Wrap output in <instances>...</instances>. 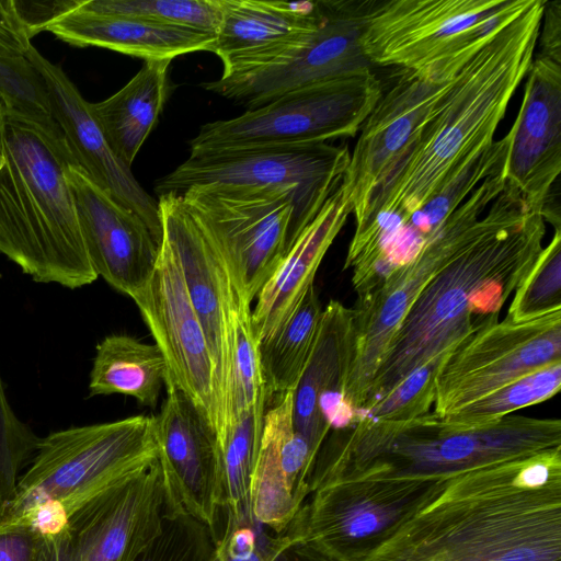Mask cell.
Returning a JSON list of instances; mask_svg holds the SVG:
<instances>
[{
	"label": "cell",
	"mask_w": 561,
	"mask_h": 561,
	"mask_svg": "<svg viewBox=\"0 0 561 561\" xmlns=\"http://www.w3.org/2000/svg\"><path fill=\"white\" fill-rule=\"evenodd\" d=\"M528 0L365 1L362 49L371 65L421 71L478 50Z\"/></svg>",
	"instance_id": "8"
},
{
	"label": "cell",
	"mask_w": 561,
	"mask_h": 561,
	"mask_svg": "<svg viewBox=\"0 0 561 561\" xmlns=\"http://www.w3.org/2000/svg\"><path fill=\"white\" fill-rule=\"evenodd\" d=\"M218 537L187 515L164 512L162 529L136 561H210Z\"/></svg>",
	"instance_id": "35"
},
{
	"label": "cell",
	"mask_w": 561,
	"mask_h": 561,
	"mask_svg": "<svg viewBox=\"0 0 561 561\" xmlns=\"http://www.w3.org/2000/svg\"><path fill=\"white\" fill-rule=\"evenodd\" d=\"M476 53L422 71L401 69L392 87L382 92L359 128L342 181L353 214L363 206L392 158L438 107L455 77Z\"/></svg>",
	"instance_id": "18"
},
{
	"label": "cell",
	"mask_w": 561,
	"mask_h": 561,
	"mask_svg": "<svg viewBox=\"0 0 561 561\" xmlns=\"http://www.w3.org/2000/svg\"><path fill=\"white\" fill-rule=\"evenodd\" d=\"M168 379L165 358L156 344L127 334H111L96 345L89 397L119 393L154 409Z\"/></svg>",
	"instance_id": "28"
},
{
	"label": "cell",
	"mask_w": 561,
	"mask_h": 561,
	"mask_svg": "<svg viewBox=\"0 0 561 561\" xmlns=\"http://www.w3.org/2000/svg\"><path fill=\"white\" fill-rule=\"evenodd\" d=\"M448 478L354 477L328 481L309 494L283 533L340 561H364Z\"/></svg>",
	"instance_id": "11"
},
{
	"label": "cell",
	"mask_w": 561,
	"mask_h": 561,
	"mask_svg": "<svg viewBox=\"0 0 561 561\" xmlns=\"http://www.w3.org/2000/svg\"><path fill=\"white\" fill-rule=\"evenodd\" d=\"M382 88L371 69L287 92L243 114L204 124L190 154L354 137Z\"/></svg>",
	"instance_id": "9"
},
{
	"label": "cell",
	"mask_w": 561,
	"mask_h": 561,
	"mask_svg": "<svg viewBox=\"0 0 561 561\" xmlns=\"http://www.w3.org/2000/svg\"><path fill=\"white\" fill-rule=\"evenodd\" d=\"M545 2L500 26L466 62L442 102L385 168L354 213V250L401 231L493 144L508 103L535 57Z\"/></svg>",
	"instance_id": "1"
},
{
	"label": "cell",
	"mask_w": 561,
	"mask_h": 561,
	"mask_svg": "<svg viewBox=\"0 0 561 561\" xmlns=\"http://www.w3.org/2000/svg\"><path fill=\"white\" fill-rule=\"evenodd\" d=\"M65 139L0 107V254L36 283L98 279L83 242Z\"/></svg>",
	"instance_id": "5"
},
{
	"label": "cell",
	"mask_w": 561,
	"mask_h": 561,
	"mask_svg": "<svg viewBox=\"0 0 561 561\" xmlns=\"http://www.w3.org/2000/svg\"><path fill=\"white\" fill-rule=\"evenodd\" d=\"M285 540V534H276L260 523L252 510L238 518L227 514L216 554L219 561H271Z\"/></svg>",
	"instance_id": "38"
},
{
	"label": "cell",
	"mask_w": 561,
	"mask_h": 561,
	"mask_svg": "<svg viewBox=\"0 0 561 561\" xmlns=\"http://www.w3.org/2000/svg\"><path fill=\"white\" fill-rule=\"evenodd\" d=\"M41 437L18 417L0 378V515L13 496L21 471L33 458Z\"/></svg>",
	"instance_id": "37"
},
{
	"label": "cell",
	"mask_w": 561,
	"mask_h": 561,
	"mask_svg": "<svg viewBox=\"0 0 561 561\" xmlns=\"http://www.w3.org/2000/svg\"><path fill=\"white\" fill-rule=\"evenodd\" d=\"M364 561H561V447L449 477Z\"/></svg>",
	"instance_id": "2"
},
{
	"label": "cell",
	"mask_w": 561,
	"mask_h": 561,
	"mask_svg": "<svg viewBox=\"0 0 561 561\" xmlns=\"http://www.w3.org/2000/svg\"><path fill=\"white\" fill-rule=\"evenodd\" d=\"M42 75L54 121L77 167L104 193L135 213L157 243L162 241L158 201L137 182L130 167L111 149L78 88L57 65L32 45L25 56Z\"/></svg>",
	"instance_id": "20"
},
{
	"label": "cell",
	"mask_w": 561,
	"mask_h": 561,
	"mask_svg": "<svg viewBox=\"0 0 561 561\" xmlns=\"http://www.w3.org/2000/svg\"><path fill=\"white\" fill-rule=\"evenodd\" d=\"M543 30L538 36L540 51L537 56L546 57L561 65V2L546 1L542 14Z\"/></svg>",
	"instance_id": "41"
},
{
	"label": "cell",
	"mask_w": 561,
	"mask_h": 561,
	"mask_svg": "<svg viewBox=\"0 0 561 561\" xmlns=\"http://www.w3.org/2000/svg\"><path fill=\"white\" fill-rule=\"evenodd\" d=\"M170 59L147 60L116 93L89 110L113 152L131 167L173 89Z\"/></svg>",
	"instance_id": "27"
},
{
	"label": "cell",
	"mask_w": 561,
	"mask_h": 561,
	"mask_svg": "<svg viewBox=\"0 0 561 561\" xmlns=\"http://www.w3.org/2000/svg\"><path fill=\"white\" fill-rule=\"evenodd\" d=\"M162 352L169 379L202 412L216 433V391L211 356L192 305L178 256L162 237L151 278L131 298ZM164 385V386H165Z\"/></svg>",
	"instance_id": "17"
},
{
	"label": "cell",
	"mask_w": 561,
	"mask_h": 561,
	"mask_svg": "<svg viewBox=\"0 0 561 561\" xmlns=\"http://www.w3.org/2000/svg\"><path fill=\"white\" fill-rule=\"evenodd\" d=\"M447 357H435L415 369L357 420L408 421L428 413L435 401L436 379Z\"/></svg>",
	"instance_id": "36"
},
{
	"label": "cell",
	"mask_w": 561,
	"mask_h": 561,
	"mask_svg": "<svg viewBox=\"0 0 561 561\" xmlns=\"http://www.w3.org/2000/svg\"><path fill=\"white\" fill-rule=\"evenodd\" d=\"M78 10L91 14L131 16L215 36L220 23V0H83Z\"/></svg>",
	"instance_id": "32"
},
{
	"label": "cell",
	"mask_w": 561,
	"mask_h": 561,
	"mask_svg": "<svg viewBox=\"0 0 561 561\" xmlns=\"http://www.w3.org/2000/svg\"><path fill=\"white\" fill-rule=\"evenodd\" d=\"M557 447L559 419L507 415L474 427L457 426L434 412L408 421L359 419L327 436L309 489L354 477L447 478Z\"/></svg>",
	"instance_id": "4"
},
{
	"label": "cell",
	"mask_w": 561,
	"mask_h": 561,
	"mask_svg": "<svg viewBox=\"0 0 561 561\" xmlns=\"http://www.w3.org/2000/svg\"><path fill=\"white\" fill-rule=\"evenodd\" d=\"M284 534V533H283ZM286 535V534H285ZM271 561H340L317 546L286 535V540Z\"/></svg>",
	"instance_id": "43"
},
{
	"label": "cell",
	"mask_w": 561,
	"mask_h": 561,
	"mask_svg": "<svg viewBox=\"0 0 561 561\" xmlns=\"http://www.w3.org/2000/svg\"><path fill=\"white\" fill-rule=\"evenodd\" d=\"M2 104H4V103L2 102V100H1V98H0V107H1V105H2Z\"/></svg>",
	"instance_id": "45"
},
{
	"label": "cell",
	"mask_w": 561,
	"mask_h": 561,
	"mask_svg": "<svg viewBox=\"0 0 561 561\" xmlns=\"http://www.w3.org/2000/svg\"><path fill=\"white\" fill-rule=\"evenodd\" d=\"M320 1V23L298 46L266 65L202 87L253 110L287 92L371 69L360 45L365 1Z\"/></svg>",
	"instance_id": "15"
},
{
	"label": "cell",
	"mask_w": 561,
	"mask_h": 561,
	"mask_svg": "<svg viewBox=\"0 0 561 561\" xmlns=\"http://www.w3.org/2000/svg\"><path fill=\"white\" fill-rule=\"evenodd\" d=\"M519 112L506 134L503 176L541 214L561 172V65L536 56Z\"/></svg>",
	"instance_id": "21"
},
{
	"label": "cell",
	"mask_w": 561,
	"mask_h": 561,
	"mask_svg": "<svg viewBox=\"0 0 561 561\" xmlns=\"http://www.w3.org/2000/svg\"><path fill=\"white\" fill-rule=\"evenodd\" d=\"M68 179L94 272L121 294L135 297L151 278L160 245L135 213L113 201L75 163Z\"/></svg>",
	"instance_id": "22"
},
{
	"label": "cell",
	"mask_w": 561,
	"mask_h": 561,
	"mask_svg": "<svg viewBox=\"0 0 561 561\" xmlns=\"http://www.w3.org/2000/svg\"><path fill=\"white\" fill-rule=\"evenodd\" d=\"M542 215L505 188L473 222L462 245L415 298L378 364L356 417L435 357L448 356L499 316L543 247Z\"/></svg>",
	"instance_id": "3"
},
{
	"label": "cell",
	"mask_w": 561,
	"mask_h": 561,
	"mask_svg": "<svg viewBox=\"0 0 561 561\" xmlns=\"http://www.w3.org/2000/svg\"><path fill=\"white\" fill-rule=\"evenodd\" d=\"M346 144L283 145L190 157L156 182L159 195L190 187L257 188L288 193L296 210L290 247L341 185L350 163ZM290 249V248H289Z\"/></svg>",
	"instance_id": "10"
},
{
	"label": "cell",
	"mask_w": 561,
	"mask_h": 561,
	"mask_svg": "<svg viewBox=\"0 0 561 561\" xmlns=\"http://www.w3.org/2000/svg\"><path fill=\"white\" fill-rule=\"evenodd\" d=\"M31 39L20 22L12 0H0V57H25Z\"/></svg>",
	"instance_id": "40"
},
{
	"label": "cell",
	"mask_w": 561,
	"mask_h": 561,
	"mask_svg": "<svg viewBox=\"0 0 561 561\" xmlns=\"http://www.w3.org/2000/svg\"><path fill=\"white\" fill-rule=\"evenodd\" d=\"M180 195L222 240L253 301L289 250L294 198L285 192L209 186Z\"/></svg>",
	"instance_id": "16"
},
{
	"label": "cell",
	"mask_w": 561,
	"mask_h": 561,
	"mask_svg": "<svg viewBox=\"0 0 561 561\" xmlns=\"http://www.w3.org/2000/svg\"><path fill=\"white\" fill-rule=\"evenodd\" d=\"M354 347L353 308L331 300L322 311L313 351L293 392L295 430L317 454L332 428L353 425V415L343 403V391Z\"/></svg>",
	"instance_id": "23"
},
{
	"label": "cell",
	"mask_w": 561,
	"mask_h": 561,
	"mask_svg": "<svg viewBox=\"0 0 561 561\" xmlns=\"http://www.w3.org/2000/svg\"><path fill=\"white\" fill-rule=\"evenodd\" d=\"M75 47H102L147 60L208 51L215 35L123 15L91 14L78 9L48 28Z\"/></svg>",
	"instance_id": "26"
},
{
	"label": "cell",
	"mask_w": 561,
	"mask_h": 561,
	"mask_svg": "<svg viewBox=\"0 0 561 561\" xmlns=\"http://www.w3.org/2000/svg\"><path fill=\"white\" fill-rule=\"evenodd\" d=\"M154 416L158 461L161 467L165 510L187 515L216 534L219 515V448L216 433L195 404L174 385Z\"/></svg>",
	"instance_id": "19"
},
{
	"label": "cell",
	"mask_w": 561,
	"mask_h": 561,
	"mask_svg": "<svg viewBox=\"0 0 561 561\" xmlns=\"http://www.w3.org/2000/svg\"><path fill=\"white\" fill-rule=\"evenodd\" d=\"M266 410L262 402L243 412L219 445V507L234 518L252 510L251 480Z\"/></svg>",
	"instance_id": "30"
},
{
	"label": "cell",
	"mask_w": 561,
	"mask_h": 561,
	"mask_svg": "<svg viewBox=\"0 0 561 561\" xmlns=\"http://www.w3.org/2000/svg\"><path fill=\"white\" fill-rule=\"evenodd\" d=\"M321 16L320 0H220V23L208 51L222 61V77L244 72L298 46Z\"/></svg>",
	"instance_id": "24"
},
{
	"label": "cell",
	"mask_w": 561,
	"mask_h": 561,
	"mask_svg": "<svg viewBox=\"0 0 561 561\" xmlns=\"http://www.w3.org/2000/svg\"><path fill=\"white\" fill-rule=\"evenodd\" d=\"M83 0H12L14 11L30 39L65 15L76 11Z\"/></svg>",
	"instance_id": "39"
},
{
	"label": "cell",
	"mask_w": 561,
	"mask_h": 561,
	"mask_svg": "<svg viewBox=\"0 0 561 561\" xmlns=\"http://www.w3.org/2000/svg\"><path fill=\"white\" fill-rule=\"evenodd\" d=\"M561 311V230H554L531 271L515 290L506 318L524 322Z\"/></svg>",
	"instance_id": "33"
},
{
	"label": "cell",
	"mask_w": 561,
	"mask_h": 561,
	"mask_svg": "<svg viewBox=\"0 0 561 561\" xmlns=\"http://www.w3.org/2000/svg\"><path fill=\"white\" fill-rule=\"evenodd\" d=\"M561 387V363L550 365L460 408L444 419L460 427L499 421L519 409L543 402Z\"/></svg>",
	"instance_id": "31"
},
{
	"label": "cell",
	"mask_w": 561,
	"mask_h": 561,
	"mask_svg": "<svg viewBox=\"0 0 561 561\" xmlns=\"http://www.w3.org/2000/svg\"><path fill=\"white\" fill-rule=\"evenodd\" d=\"M158 459L154 415L72 426L41 437L15 492L0 515V531L50 503L68 517Z\"/></svg>",
	"instance_id": "6"
},
{
	"label": "cell",
	"mask_w": 561,
	"mask_h": 561,
	"mask_svg": "<svg viewBox=\"0 0 561 561\" xmlns=\"http://www.w3.org/2000/svg\"><path fill=\"white\" fill-rule=\"evenodd\" d=\"M35 534L28 527L0 531V561H32Z\"/></svg>",
	"instance_id": "42"
},
{
	"label": "cell",
	"mask_w": 561,
	"mask_h": 561,
	"mask_svg": "<svg viewBox=\"0 0 561 561\" xmlns=\"http://www.w3.org/2000/svg\"><path fill=\"white\" fill-rule=\"evenodd\" d=\"M210 561H219L218 558H217L216 551H215V554L213 556Z\"/></svg>",
	"instance_id": "44"
},
{
	"label": "cell",
	"mask_w": 561,
	"mask_h": 561,
	"mask_svg": "<svg viewBox=\"0 0 561 561\" xmlns=\"http://www.w3.org/2000/svg\"><path fill=\"white\" fill-rule=\"evenodd\" d=\"M353 213V203L341 185L305 227L280 264L261 288L252 309V330L257 343L278 332L294 316L330 245Z\"/></svg>",
	"instance_id": "25"
},
{
	"label": "cell",
	"mask_w": 561,
	"mask_h": 561,
	"mask_svg": "<svg viewBox=\"0 0 561 561\" xmlns=\"http://www.w3.org/2000/svg\"><path fill=\"white\" fill-rule=\"evenodd\" d=\"M164 237L173 248L211 356L216 436L222 435L230 383L232 320L251 306L238 267L215 230L178 193L158 196Z\"/></svg>",
	"instance_id": "12"
},
{
	"label": "cell",
	"mask_w": 561,
	"mask_h": 561,
	"mask_svg": "<svg viewBox=\"0 0 561 561\" xmlns=\"http://www.w3.org/2000/svg\"><path fill=\"white\" fill-rule=\"evenodd\" d=\"M0 98L8 110L62 136L51 115L45 81L26 57H0Z\"/></svg>",
	"instance_id": "34"
},
{
	"label": "cell",
	"mask_w": 561,
	"mask_h": 561,
	"mask_svg": "<svg viewBox=\"0 0 561 561\" xmlns=\"http://www.w3.org/2000/svg\"><path fill=\"white\" fill-rule=\"evenodd\" d=\"M505 186L502 169L488 175L432 230L411 259L393 267L377 286L358 297L353 308L354 357L343 391V403L354 420L391 336L407 311L462 245L473 222Z\"/></svg>",
	"instance_id": "7"
},
{
	"label": "cell",
	"mask_w": 561,
	"mask_h": 561,
	"mask_svg": "<svg viewBox=\"0 0 561 561\" xmlns=\"http://www.w3.org/2000/svg\"><path fill=\"white\" fill-rule=\"evenodd\" d=\"M164 510L157 459L67 518L30 527L35 534L32 561H136L161 531Z\"/></svg>",
	"instance_id": "13"
},
{
	"label": "cell",
	"mask_w": 561,
	"mask_h": 561,
	"mask_svg": "<svg viewBox=\"0 0 561 561\" xmlns=\"http://www.w3.org/2000/svg\"><path fill=\"white\" fill-rule=\"evenodd\" d=\"M322 311L312 286L289 321L274 335L259 343L268 405L274 398L276 402L296 390L313 351Z\"/></svg>",
	"instance_id": "29"
},
{
	"label": "cell",
	"mask_w": 561,
	"mask_h": 561,
	"mask_svg": "<svg viewBox=\"0 0 561 561\" xmlns=\"http://www.w3.org/2000/svg\"><path fill=\"white\" fill-rule=\"evenodd\" d=\"M561 363V311L514 322H484L445 359L434 413L445 417L526 375Z\"/></svg>",
	"instance_id": "14"
}]
</instances>
